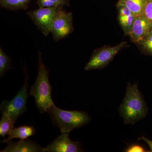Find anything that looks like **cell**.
Wrapping results in <instances>:
<instances>
[{
	"label": "cell",
	"instance_id": "obj_1",
	"mask_svg": "<svg viewBox=\"0 0 152 152\" xmlns=\"http://www.w3.org/2000/svg\"><path fill=\"white\" fill-rule=\"evenodd\" d=\"M118 112L125 124H134L146 117L148 108L139 91L138 83L133 85L128 83L124 98Z\"/></svg>",
	"mask_w": 152,
	"mask_h": 152
},
{
	"label": "cell",
	"instance_id": "obj_2",
	"mask_svg": "<svg viewBox=\"0 0 152 152\" xmlns=\"http://www.w3.org/2000/svg\"><path fill=\"white\" fill-rule=\"evenodd\" d=\"M38 73L34 84L31 87L29 96L34 98L36 105L41 113L47 112V109L53 104L51 97L52 87L49 80V70L45 66L42 54L39 50Z\"/></svg>",
	"mask_w": 152,
	"mask_h": 152
},
{
	"label": "cell",
	"instance_id": "obj_3",
	"mask_svg": "<svg viewBox=\"0 0 152 152\" xmlns=\"http://www.w3.org/2000/svg\"><path fill=\"white\" fill-rule=\"evenodd\" d=\"M46 112L53 124L59 128L61 132H70L76 128L83 126L91 120L86 112L65 110L59 108L54 104L48 108Z\"/></svg>",
	"mask_w": 152,
	"mask_h": 152
},
{
	"label": "cell",
	"instance_id": "obj_4",
	"mask_svg": "<svg viewBox=\"0 0 152 152\" xmlns=\"http://www.w3.org/2000/svg\"><path fill=\"white\" fill-rule=\"evenodd\" d=\"M23 69L25 75L23 86L12 100L3 101L0 109L2 115L8 116L15 122L27 110V101L29 95L27 90L28 77L26 68H23Z\"/></svg>",
	"mask_w": 152,
	"mask_h": 152
},
{
	"label": "cell",
	"instance_id": "obj_5",
	"mask_svg": "<svg viewBox=\"0 0 152 152\" xmlns=\"http://www.w3.org/2000/svg\"><path fill=\"white\" fill-rule=\"evenodd\" d=\"M126 44V42H123L115 46L96 50L85 66V70L101 69L105 67Z\"/></svg>",
	"mask_w": 152,
	"mask_h": 152
},
{
	"label": "cell",
	"instance_id": "obj_6",
	"mask_svg": "<svg viewBox=\"0 0 152 152\" xmlns=\"http://www.w3.org/2000/svg\"><path fill=\"white\" fill-rule=\"evenodd\" d=\"M73 15L63 7L58 8L55 14L51 30L56 42L64 39L73 31Z\"/></svg>",
	"mask_w": 152,
	"mask_h": 152
},
{
	"label": "cell",
	"instance_id": "obj_7",
	"mask_svg": "<svg viewBox=\"0 0 152 152\" xmlns=\"http://www.w3.org/2000/svg\"><path fill=\"white\" fill-rule=\"evenodd\" d=\"M59 8V7H58ZM58 7L39 8L27 13L35 25L44 35L51 33L53 21Z\"/></svg>",
	"mask_w": 152,
	"mask_h": 152
},
{
	"label": "cell",
	"instance_id": "obj_8",
	"mask_svg": "<svg viewBox=\"0 0 152 152\" xmlns=\"http://www.w3.org/2000/svg\"><path fill=\"white\" fill-rule=\"evenodd\" d=\"M70 132H61V135L44 148V152H83L81 144L72 141L69 137Z\"/></svg>",
	"mask_w": 152,
	"mask_h": 152
},
{
	"label": "cell",
	"instance_id": "obj_9",
	"mask_svg": "<svg viewBox=\"0 0 152 152\" xmlns=\"http://www.w3.org/2000/svg\"><path fill=\"white\" fill-rule=\"evenodd\" d=\"M152 30V23L142 14L136 17L129 35L133 42L139 45Z\"/></svg>",
	"mask_w": 152,
	"mask_h": 152
},
{
	"label": "cell",
	"instance_id": "obj_10",
	"mask_svg": "<svg viewBox=\"0 0 152 152\" xmlns=\"http://www.w3.org/2000/svg\"><path fill=\"white\" fill-rule=\"evenodd\" d=\"M7 144L1 152H44V148L28 138L17 142L11 140Z\"/></svg>",
	"mask_w": 152,
	"mask_h": 152
},
{
	"label": "cell",
	"instance_id": "obj_11",
	"mask_svg": "<svg viewBox=\"0 0 152 152\" xmlns=\"http://www.w3.org/2000/svg\"><path fill=\"white\" fill-rule=\"evenodd\" d=\"M118 9L119 22L125 34L129 35L135 20L136 16L124 6L117 7Z\"/></svg>",
	"mask_w": 152,
	"mask_h": 152
},
{
	"label": "cell",
	"instance_id": "obj_12",
	"mask_svg": "<svg viewBox=\"0 0 152 152\" xmlns=\"http://www.w3.org/2000/svg\"><path fill=\"white\" fill-rule=\"evenodd\" d=\"M36 131L32 126H23L18 128H14L7 139H4L1 143L8 144L12 139L18 138L20 140L27 139L28 137L34 135Z\"/></svg>",
	"mask_w": 152,
	"mask_h": 152
},
{
	"label": "cell",
	"instance_id": "obj_13",
	"mask_svg": "<svg viewBox=\"0 0 152 152\" xmlns=\"http://www.w3.org/2000/svg\"><path fill=\"white\" fill-rule=\"evenodd\" d=\"M147 1L148 0H119L117 7L124 6L137 16L143 14Z\"/></svg>",
	"mask_w": 152,
	"mask_h": 152
},
{
	"label": "cell",
	"instance_id": "obj_14",
	"mask_svg": "<svg viewBox=\"0 0 152 152\" xmlns=\"http://www.w3.org/2000/svg\"><path fill=\"white\" fill-rule=\"evenodd\" d=\"M32 0H1V6L10 10H26Z\"/></svg>",
	"mask_w": 152,
	"mask_h": 152
},
{
	"label": "cell",
	"instance_id": "obj_15",
	"mask_svg": "<svg viewBox=\"0 0 152 152\" xmlns=\"http://www.w3.org/2000/svg\"><path fill=\"white\" fill-rule=\"evenodd\" d=\"M15 122L10 117L5 115H2L0 121V136L4 137L9 135L13 129Z\"/></svg>",
	"mask_w": 152,
	"mask_h": 152
},
{
	"label": "cell",
	"instance_id": "obj_16",
	"mask_svg": "<svg viewBox=\"0 0 152 152\" xmlns=\"http://www.w3.org/2000/svg\"><path fill=\"white\" fill-rule=\"evenodd\" d=\"M12 59L3 51L1 48L0 49V75L2 77L6 73L11 69H13L12 64Z\"/></svg>",
	"mask_w": 152,
	"mask_h": 152
},
{
	"label": "cell",
	"instance_id": "obj_17",
	"mask_svg": "<svg viewBox=\"0 0 152 152\" xmlns=\"http://www.w3.org/2000/svg\"><path fill=\"white\" fill-rule=\"evenodd\" d=\"M37 4L39 8L63 7L69 5L68 0H38Z\"/></svg>",
	"mask_w": 152,
	"mask_h": 152
},
{
	"label": "cell",
	"instance_id": "obj_18",
	"mask_svg": "<svg viewBox=\"0 0 152 152\" xmlns=\"http://www.w3.org/2000/svg\"><path fill=\"white\" fill-rule=\"evenodd\" d=\"M139 45L147 54L152 56V30Z\"/></svg>",
	"mask_w": 152,
	"mask_h": 152
},
{
	"label": "cell",
	"instance_id": "obj_19",
	"mask_svg": "<svg viewBox=\"0 0 152 152\" xmlns=\"http://www.w3.org/2000/svg\"><path fill=\"white\" fill-rule=\"evenodd\" d=\"M143 14L152 23V0L147 1Z\"/></svg>",
	"mask_w": 152,
	"mask_h": 152
},
{
	"label": "cell",
	"instance_id": "obj_20",
	"mask_svg": "<svg viewBox=\"0 0 152 152\" xmlns=\"http://www.w3.org/2000/svg\"><path fill=\"white\" fill-rule=\"evenodd\" d=\"M147 150L141 145L139 144H133L127 147L125 150L126 152H147Z\"/></svg>",
	"mask_w": 152,
	"mask_h": 152
},
{
	"label": "cell",
	"instance_id": "obj_21",
	"mask_svg": "<svg viewBox=\"0 0 152 152\" xmlns=\"http://www.w3.org/2000/svg\"><path fill=\"white\" fill-rule=\"evenodd\" d=\"M139 140L143 141L148 145L150 148V152H152V141L151 140L148 138L146 137L145 136H142L139 138Z\"/></svg>",
	"mask_w": 152,
	"mask_h": 152
}]
</instances>
